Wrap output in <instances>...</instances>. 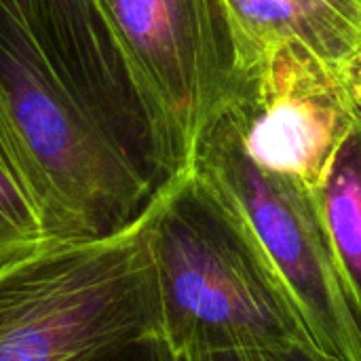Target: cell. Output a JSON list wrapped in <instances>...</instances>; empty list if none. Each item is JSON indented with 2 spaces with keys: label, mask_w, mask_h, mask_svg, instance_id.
Masks as SVG:
<instances>
[{
  "label": "cell",
  "mask_w": 361,
  "mask_h": 361,
  "mask_svg": "<svg viewBox=\"0 0 361 361\" xmlns=\"http://www.w3.org/2000/svg\"><path fill=\"white\" fill-rule=\"evenodd\" d=\"M0 97L49 245L129 233L188 171L99 0H0Z\"/></svg>",
  "instance_id": "6da1fadb"
},
{
  "label": "cell",
  "mask_w": 361,
  "mask_h": 361,
  "mask_svg": "<svg viewBox=\"0 0 361 361\" xmlns=\"http://www.w3.org/2000/svg\"><path fill=\"white\" fill-rule=\"evenodd\" d=\"M161 338L178 355L315 345L283 277L237 207L192 167L144 216Z\"/></svg>",
  "instance_id": "7a4b0ae2"
},
{
  "label": "cell",
  "mask_w": 361,
  "mask_h": 361,
  "mask_svg": "<svg viewBox=\"0 0 361 361\" xmlns=\"http://www.w3.org/2000/svg\"><path fill=\"white\" fill-rule=\"evenodd\" d=\"M142 222L78 245H47L0 273V361H91L161 336Z\"/></svg>",
  "instance_id": "3957f363"
},
{
  "label": "cell",
  "mask_w": 361,
  "mask_h": 361,
  "mask_svg": "<svg viewBox=\"0 0 361 361\" xmlns=\"http://www.w3.org/2000/svg\"><path fill=\"white\" fill-rule=\"evenodd\" d=\"M192 169L243 216L292 292L317 349L361 361V336L338 271L322 192L254 163L218 116L203 133Z\"/></svg>",
  "instance_id": "277c9868"
},
{
  "label": "cell",
  "mask_w": 361,
  "mask_h": 361,
  "mask_svg": "<svg viewBox=\"0 0 361 361\" xmlns=\"http://www.w3.org/2000/svg\"><path fill=\"white\" fill-rule=\"evenodd\" d=\"M186 169L256 61L226 0H99Z\"/></svg>",
  "instance_id": "5b68a950"
},
{
  "label": "cell",
  "mask_w": 361,
  "mask_h": 361,
  "mask_svg": "<svg viewBox=\"0 0 361 361\" xmlns=\"http://www.w3.org/2000/svg\"><path fill=\"white\" fill-rule=\"evenodd\" d=\"M220 116L254 163L319 192L360 125L349 76L286 38L256 42V61Z\"/></svg>",
  "instance_id": "8992f818"
},
{
  "label": "cell",
  "mask_w": 361,
  "mask_h": 361,
  "mask_svg": "<svg viewBox=\"0 0 361 361\" xmlns=\"http://www.w3.org/2000/svg\"><path fill=\"white\" fill-rule=\"evenodd\" d=\"M243 38L298 40L345 72H361V0H226Z\"/></svg>",
  "instance_id": "52a82bcc"
},
{
  "label": "cell",
  "mask_w": 361,
  "mask_h": 361,
  "mask_svg": "<svg viewBox=\"0 0 361 361\" xmlns=\"http://www.w3.org/2000/svg\"><path fill=\"white\" fill-rule=\"evenodd\" d=\"M47 245L36 171L0 97V273Z\"/></svg>",
  "instance_id": "ba28073f"
},
{
  "label": "cell",
  "mask_w": 361,
  "mask_h": 361,
  "mask_svg": "<svg viewBox=\"0 0 361 361\" xmlns=\"http://www.w3.org/2000/svg\"><path fill=\"white\" fill-rule=\"evenodd\" d=\"M322 203L361 336V123L332 165Z\"/></svg>",
  "instance_id": "9c48e42d"
},
{
  "label": "cell",
  "mask_w": 361,
  "mask_h": 361,
  "mask_svg": "<svg viewBox=\"0 0 361 361\" xmlns=\"http://www.w3.org/2000/svg\"><path fill=\"white\" fill-rule=\"evenodd\" d=\"M173 361H338L326 355L315 345H286V347H260V349H233L214 353L178 355Z\"/></svg>",
  "instance_id": "30bf717a"
},
{
  "label": "cell",
  "mask_w": 361,
  "mask_h": 361,
  "mask_svg": "<svg viewBox=\"0 0 361 361\" xmlns=\"http://www.w3.org/2000/svg\"><path fill=\"white\" fill-rule=\"evenodd\" d=\"M91 361H173V355L161 336H152L108 351Z\"/></svg>",
  "instance_id": "8fae6325"
},
{
  "label": "cell",
  "mask_w": 361,
  "mask_h": 361,
  "mask_svg": "<svg viewBox=\"0 0 361 361\" xmlns=\"http://www.w3.org/2000/svg\"><path fill=\"white\" fill-rule=\"evenodd\" d=\"M353 91H355V99H357V108H360V123H361V74L353 78Z\"/></svg>",
  "instance_id": "7c38bea8"
}]
</instances>
